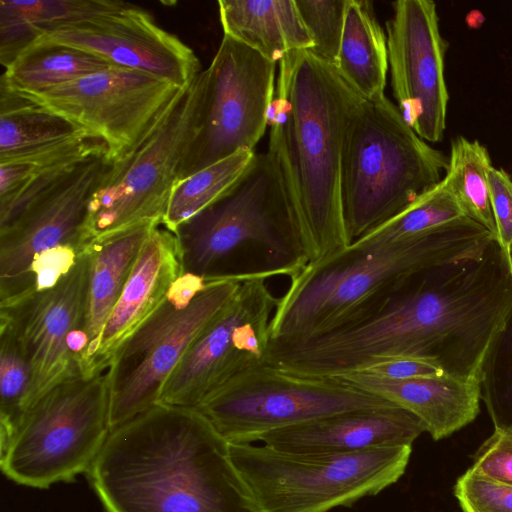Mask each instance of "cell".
<instances>
[{
	"mask_svg": "<svg viewBox=\"0 0 512 512\" xmlns=\"http://www.w3.org/2000/svg\"><path fill=\"white\" fill-rule=\"evenodd\" d=\"M488 182L495 240L508 250L512 246V179L504 169L492 166Z\"/></svg>",
	"mask_w": 512,
	"mask_h": 512,
	"instance_id": "35",
	"label": "cell"
},
{
	"mask_svg": "<svg viewBox=\"0 0 512 512\" xmlns=\"http://www.w3.org/2000/svg\"><path fill=\"white\" fill-rule=\"evenodd\" d=\"M111 163L104 152L77 164L0 230V306L31 294L30 270L44 254L60 247L85 251L88 205Z\"/></svg>",
	"mask_w": 512,
	"mask_h": 512,
	"instance_id": "15",
	"label": "cell"
},
{
	"mask_svg": "<svg viewBox=\"0 0 512 512\" xmlns=\"http://www.w3.org/2000/svg\"><path fill=\"white\" fill-rule=\"evenodd\" d=\"M48 45L76 48L113 67L145 72L181 88L202 71L189 46L160 27L148 12L130 3L43 32L29 47Z\"/></svg>",
	"mask_w": 512,
	"mask_h": 512,
	"instance_id": "17",
	"label": "cell"
},
{
	"mask_svg": "<svg viewBox=\"0 0 512 512\" xmlns=\"http://www.w3.org/2000/svg\"><path fill=\"white\" fill-rule=\"evenodd\" d=\"M203 70L169 103L145 136L113 161L90 199L82 243H92L144 222L162 223L167 202L197 135Z\"/></svg>",
	"mask_w": 512,
	"mask_h": 512,
	"instance_id": "7",
	"label": "cell"
},
{
	"mask_svg": "<svg viewBox=\"0 0 512 512\" xmlns=\"http://www.w3.org/2000/svg\"><path fill=\"white\" fill-rule=\"evenodd\" d=\"M253 271L208 280L182 273L106 370L111 431L159 403L167 380Z\"/></svg>",
	"mask_w": 512,
	"mask_h": 512,
	"instance_id": "5",
	"label": "cell"
},
{
	"mask_svg": "<svg viewBox=\"0 0 512 512\" xmlns=\"http://www.w3.org/2000/svg\"><path fill=\"white\" fill-rule=\"evenodd\" d=\"M354 372H364L394 380L445 376L435 364L411 356L382 359Z\"/></svg>",
	"mask_w": 512,
	"mask_h": 512,
	"instance_id": "36",
	"label": "cell"
},
{
	"mask_svg": "<svg viewBox=\"0 0 512 512\" xmlns=\"http://www.w3.org/2000/svg\"><path fill=\"white\" fill-rule=\"evenodd\" d=\"M347 0H296L303 23L313 41L309 50L336 66L344 28Z\"/></svg>",
	"mask_w": 512,
	"mask_h": 512,
	"instance_id": "32",
	"label": "cell"
},
{
	"mask_svg": "<svg viewBox=\"0 0 512 512\" xmlns=\"http://www.w3.org/2000/svg\"><path fill=\"white\" fill-rule=\"evenodd\" d=\"M462 217L466 216L460 204L442 179L397 215L351 245L374 246L410 239Z\"/></svg>",
	"mask_w": 512,
	"mask_h": 512,
	"instance_id": "29",
	"label": "cell"
},
{
	"mask_svg": "<svg viewBox=\"0 0 512 512\" xmlns=\"http://www.w3.org/2000/svg\"><path fill=\"white\" fill-rule=\"evenodd\" d=\"M182 88L112 66L43 92L16 94L102 139L113 162L145 136Z\"/></svg>",
	"mask_w": 512,
	"mask_h": 512,
	"instance_id": "13",
	"label": "cell"
},
{
	"mask_svg": "<svg viewBox=\"0 0 512 512\" xmlns=\"http://www.w3.org/2000/svg\"><path fill=\"white\" fill-rule=\"evenodd\" d=\"M106 372L78 375L49 390L0 443V466L13 482L47 489L87 473L109 434Z\"/></svg>",
	"mask_w": 512,
	"mask_h": 512,
	"instance_id": "8",
	"label": "cell"
},
{
	"mask_svg": "<svg viewBox=\"0 0 512 512\" xmlns=\"http://www.w3.org/2000/svg\"><path fill=\"white\" fill-rule=\"evenodd\" d=\"M229 452L260 512H329L396 483L405 473L412 446L295 454L240 443L229 444Z\"/></svg>",
	"mask_w": 512,
	"mask_h": 512,
	"instance_id": "6",
	"label": "cell"
},
{
	"mask_svg": "<svg viewBox=\"0 0 512 512\" xmlns=\"http://www.w3.org/2000/svg\"><path fill=\"white\" fill-rule=\"evenodd\" d=\"M448 162L385 95L361 98L347 125L341 163V204L351 244L436 186Z\"/></svg>",
	"mask_w": 512,
	"mask_h": 512,
	"instance_id": "4",
	"label": "cell"
},
{
	"mask_svg": "<svg viewBox=\"0 0 512 512\" xmlns=\"http://www.w3.org/2000/svg\"><path fill=\"white\" fill-rule=\"evenodd\" d=\"M470 469L493 481L512 486V432H494L473 455Z\"/></svg>",
	"mask_w": 512,
	"mask_h": 512,
	"instance_id": "34",
	"label": "cell"
},
{
	"mask_svg": "<svg viewBox=\"0 0 512 512\" xmlns=\"http://www.w3.org/2000/svg\"><path fill=\"white\" fill-rule=\"evenodd\" d=\"M495 240L462 217L419 236L374 246L350 245L289 277L270 323L272 341L314 337L354 323L417 275L480 257Z\"/></svg>",
	"mask_w": 512,
	"mask_h": 512,
	"instance_id": "3",
	"label": "cell"
},
{
	"mask_svg": "<svg viewBox=\"0 0 512 512\" xmlns=\"http://www.w3.org/2000/svg\"><path fill=\"white\" fill-rule=\"evenodd\" d=\"M480 386L494 429L512 432V317L487 357Z\"/></svg>",
	"mask_w": 512,
	"mask_h": 512,
	"instance_id": "31",
	"label": "cell"
},
{
	"mask_svg": "<svg viewBox=\"0 0 512 512\" xmlns=\"http://www.w3.org/2000/svg\"><path fill=\"white\" fill-rule=\"evenodd\" d=\"M161 225L144 222L89 245V279L82 327L86 347L79 361L83 376L98 345L103 327L118 301L139 252L151 232Z\"/></svg>",
	"mask_w": 512,
	"mask_h": 512,
	"instance_id": "21",
	"label": "cell"
},
{
	"mask_svg": "<svg viewBox=\"0 0 512 512\" xmlns=\"http://www.w3.org/2000/svg\"><path fill=\"white\" fill-rule=\"evenodd\" d=\"M333 378L343 384L377 395L416 416L434 440H441L475 420L480 412L478 380L448 376L394 380L364 372Z\"/></svg>",
	"mask_w": 512,
	"mask_h": 512,
	"instance_id": "20",
	"label": "cell"
},
{
	"mask_svg": "<svg viewBox=\"0 0 512 512\" xmlns=\"http://www.w3.org/2000/svg\"><path fill=\"white\" fill-rule=\"evenodd\" d=\"M426 432L412 413L397 406L347 411L274 430L263 444L295 454H347L412 446Z\"/></svg>",
	"mask_w": 512,
	"mask_h": 512,
	"instance_id": "18",
	"label": "cell"
},
{
	"mask_svg": "<svg viewBox=\"0 0 512 512\" xmlns=\"http://www.w3.org/2000/svg\"><path fill=\"white\" fill-rule=\"evenodd\" d=\"M386 21L388 67L393 97L401 114L428 143L443 139L449 94L444 77L448 49L432 0L391 3Z\"/></svg>",
	"mask_w": 512,
	"mask_h": 512,
	"instance_id": "16",
	"label": "cell"
},
{
	"mask_svg": "<svg viewBox=\"0 0 512 512\" xmlns=\"http://www.w3.org/2000/svg\"><path fill=\"white\" fill-rule=\"evenodd\" d=\"M182 273L174 233L157 226L139 252L84 377L106 372L117 349L159 307Z\"/></svg>",
	"mask_w": 512,
	"mask_h": 512,
	"instance_id": "19",
	"label": "cell"
},
{
	"mask_svg": "<svg viewBox=\"0 0 512 512\" xmlns=\"http://www.w3.org/2000/svg\"><path fill=\"white\" fill-rule=\"evenodd\" d=\"M0 88V162L90 134L70 120Z\"/></svg>",
	"mask_w": 512,
	"mask_h": 512,
	"instance_id": "25",
	"label": "cell"
},
{
	"mask_svg": "<svg viewBox=\"0 0 512 512\" xmlns=\"http://www.w3.org/2000/svg\"><path fill=\"white\" fill-rule=\"evenodd\" d=\"M174 235L182 272L208 280L231 275L226 265L248 244L260 248L272 268L290 276L306 265L294 252L281 183L266 152L256 154L227 195L181 224Z\"/></svg>",
	"mask_w": 512,
	"mask_h": 512,
	"instance_id": "9",
	"label": "cell"
},
{
	"mask_svg": "<svg viewBox=\"0 0 512 512\" xmlns=\"http://www.w3.org/2000/svg\"><path fill=\"white\" fill-rule=\"evenodd\" d=\"M507 252H508V257H509V261H510L511 268H512V246L507 250Z\"/></svg>",
	"mask_w": 512,
	"mask_h": 512,
	"instance_id": "37",
	"label": "cell"
},
{
	"mask_svg": "<svg viewBox=\"0 0 512 512\" xmlns=\"http://www.w3.org/2000/svg\"><path fill=\"white\" fill-rule=\"evenodd\" d=\"M89 267L85 250L53 286L0 307V320L11 327L30 367L25 411L56 385L81 375Z\"/></svg>",
	"mask_w": 512,
	"mask_h": 512,
	"instance_id": "14",
	"label": "cell"
},
{
	"mask_svg": "<svg viewBox=\"0 0 512 512\" xmlns=\"http://www.w3.org/2000/svg\"><path fill=\"white\" fill-rule=\"evenodd\" d=\"M391 405L333 378L301 377L264 363L210 393L196 409L228 444H240L333 414Z\"/></svg>",
	"mask_w": 512,
	"mask_h": 512,
	"instance_id": "10",
	"label": "cell"
},
{
	"mask_svg": "<svg viewBox=\"0 0 512 512\" xmlns=\"http://www.w3.org/2000/svg\"><path fill=\"white\" fill-rule=\"evenodd\" d=\"M112 67L85 51L60 45L23 50L1 76V86L15 93H39Z\"/></svg>",
	"mask_w": 512,
	"mask_h": 512,
	"instance_id": "26",
	"label": "cell"
},
{
	"mask_svg": "<svg viewBox=\"0 0 512 512\" xmlns=\"http://www.w3.org/2000/svg\"><path fill=\"white\" fill-rule=\"evenodd\" d=\"M254 151L243 150L175 182L161 225L176 229L227 195L246 174L255 159Z\"/></svg>",
	"mask_w": 512,
	"mask_h": 512,
	"instance_id": "27",
	"label": "cell"
},
{
	"mask_svg": "<svg viewBox=\"0 0 512 512\" xmlns=\"http://www.w3.org/2000/svg\"><path fill=\"white\" fill-rule=\"evenodd\" d=\"M283 269L254 270L190 346L167 380L159 403L196 408L241 373L266 363L270 323L278 303L267 285ZM158 403V404H159Z\"/></svg>",
	"mask_w": 512,
	"mask_h": 512,
	"instance_id": "12",
	"label": "cell"
},
{
	"mask_svg": "<svg viewBox=\"0 0 512 512\" xmlns=\"http://www.w3.org/2000/svg\"><path fill=\"white\" fill-rule=\"evenodd\" d=\"M266 154L281 183L294 252L314 263L351 245L341 204L342 152L361 97L309 50L277 64Z\"/></svg>",
	"mask_w": 512,
	"mask_h": 512,
	"instance_id": "1",
	"label": "cell"
},
{
	"mask_svg": "<svg viewBox=\"0 0 512 512\" xmlns=\"http://www.w3.org/2000/svg\"><path fill=\"white\" fill-rule=\"evenodd\" d=\"M203 77L199 128L178 180L239 151H254L268 127L277 64L223 35Z\"/></svg>",
	"mask_w": 512,
	"mask_h": 512,
	"instance_id": "11",
	"label": "cell"
},
{
	"mask_svg": "<svg viewBox=\"0 0 512 512\" xmlns=\"http://www.w3.org/2000/svg\"><path fill=\"white\" fill-rule=\"evenodd\" d=\"M30 381L27 359L9 324L0 320V443L25 411Z\"/></svg>",
	"mask_w": 512,
	"mask_h": 512,
	"instance_id": "30",
	"label": "cell"
},
{
	"mask_svg": "<svg viewBox=\"0 0 512 512\" xmlns=\"http://www.w3.org/2000/svg\"><path fill=\"white\" fill-rule=\"evenodd\" d=\"M335 68L361 98L385 95L389 71L386 32L371 1L347 0Z\"/></svg>",
	"mask_w": 512,
	"mask_h": 512,
	"instance_id": "23",
	"label": "cell"
},
{
	"mask_svg": "<svg viewBox=\"0 0 512 512\" xmlns=\"http://www.w3.org/2000/svg\"><path fill=\"white\" fill-rule=\"evenodd\" d=\"M443 179L465 216L487 229L495 238L488 172L492 167L488 150L477 140L462 136L452 141Z\"/></svg>",
	"mask_w": 512,
	"mask_h": 512,
	"instance_id": "28",
	"label": "cell"
},
{
	"mask_svg": "<svg viewBox=\"0 0 512 512\" xmlns=\"http://www.w3.org/2000/svg\"><path fill=\"white\" fill-rule=\"evenodd\" d=\"M87 476L106 512H260L196 408L159 403L113 429Z\"/></svg>",
	"mask_w": 512,
	"mask_h": 512,
	"instance_id": "2",
	"label": "cell"
},
{
	"mask_svg": "<svg viewBox=\"0 0 512 512\" xmlns=\"http://www.w3.org/2000/svg\"><path fill=\"white\" fill-rule=\"evenodd\" d=\"M454 495L463 512H512V486L470 468L456 481Z\"/></svg>",
	"mask_w": 512,
	"mask_h": 512,
	"instance_id": "33",
	"label": "cell"
},
{
	"mask_svg": "<svg viewBox=\"0 0 512 512\" xmlns=\"http://www.w3.org/2000/svg\"><path fill=\"white\" fill-rule=\"evenodd\" d=\"M115 0H0V60L8 66L43 32L125 7Z\"/></svg>",
	"mask_w": 512,
	"mask_h": 512,
	"instance_id": "24",
	"label": "cell"
},
{
	"mask_svg": "<svg viewBox=\"0 0 512 512\" xmlns=\"http://www.w3.org/2000/svg\"><path fill=\"white\" fill-rule=\"evenodd\" d=\"M218 10L223 35L271 62L278 64L291 52L313 48L296 0H220Z\"/></svg>",
	"mask_w": 512,
	"mask_h": 512,
	"instance_id": "22",
	"label": "cell"
}]
</instances>
